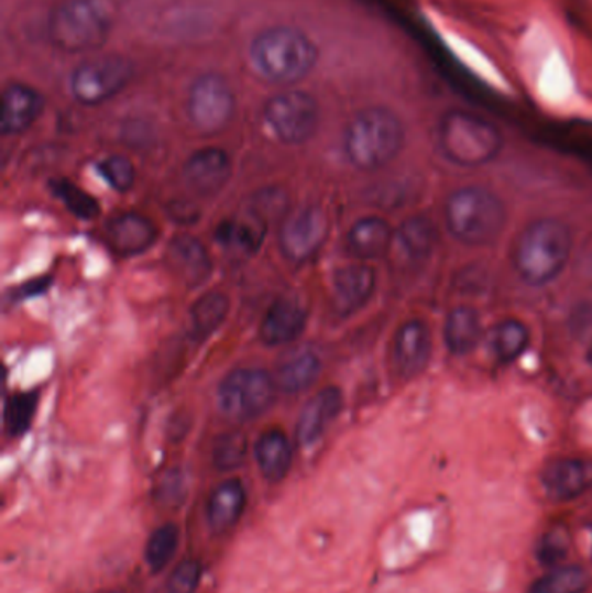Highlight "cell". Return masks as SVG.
<instances>
[{"mask_svg": "<svg viewBox=\"0 0 592 593\" xmlns=\"http://www.w3.org/2000/svg\"><path fill=\"white\" fill-rule=\"evenodd\" d=\"M186 113L195 131L204 135L219 134L233 122L237 113L233 87L222 75H200L189 87Z\"/></svg>", "mask_w": 592, "mask_h": 593, "instance_id": "30bf717a", "label": "cell"}, {"mask_svg": "<svg viewBox=\"0 0 592 593\" xmlns=\"http://www.w3.org/2000/svg\"><path fill=\"white\" fill-rule=\"evenodd\" d=\"M264 123L276 140L290 146L305 144L317 134L320 107L306 90H284L267 99L263 110Z\"/></svg>", "mask_w": 592, "mask_h": 593, "instance_id": "52a82bcc", "label": "cell"}, {"mask_svg": "<svg viewBox=\"0 0 592 593\" xmlns=\"http://www.w3.org/2000/svg\"><path fill=\"white\" fill-rule=\"evenodd\" d=\"M275 376L261 369H237L224 376L218 389V406L231 420H252L275 399Z\"/></svg>", "mask_w": 592, "mask_h": 593, "instance_id": "ba28073f", "label": "cell"}, {"mask_svg": "<svg viewBox=\"0 0 592 593\" xmlns=\"http://www.w3.org/2000/svg\"><path fill=\"white\" fill-rule=\"evenodd\" d=\"M321 372L320 358L315 352H299L276 370V387L282 393L299 394L309 389Z\"/></svg>", "mask_w": 592, "mask_h": 593, "instance_id": "4316f807", "label": "cell"}, {"mask_svg": "<svg viewBox=\"0 0 592 593\" xmlns=\"http://www.w3.org/2000/svg\"><path fill=\"white\" fill-rule=\"evenodd\" d=\"M445 345L453 356H465L476 349L482 340V318L474 307L459 306L445 321Z\"/></svg>", "mask_w": 592, "mask_h": 593, "instance_id": "603a6c76", "label": "cell"}, {"mask_svg": "<svg viewBox=\"0 0 592 593\" xmlns=\"http://www.w3.org/2000/svg\"><path fill=\"white\" fill-rule=\"evenodd\" d=\"M344 406L341 389L329 385L326 389L309 397L297 420L296 439L300 447H309L324 436Z\"/></svg>", "mask_w": 592, "mask_h": 593, "instance_id": "ac0fdd59", "label": "cell"}, {"mask_svg": "<svg viewBox=\"0 0 592 593\" xmlns=\"http://www.w3.org/2000/svg\"><path fill=\"white\" fill-rule=\"evenodd\" d=\"M393 242L395 233L391 230L390 222L377 216L360 219L348 233V249L351 254L365 261L386 255Z\"/></svg>", "mask_w": 592, "mask_h": 593, "instance_id": "7402d4cb", "label": "cell"}, {"mask_svg": "<svg viewBox=\"0 0 592 593\" xmlns=\"http://www.w3.org/2000/svg\"><path fill=\"white\" fill-rule=\"evenodd\" d=\"M437 143L450 164L478 168L501 155L504 138L490 120L471 111L452 110L438 122Z\"/></svg>", "mask_w": 592, "mask_h": 593, "instance_id": "8992f818", "label": "cell"}, {"mask_svg": "<svg viewBox=\"0 0 592 593\" xmlns=\"http://www.w3.org/2000/svg\"><path fill=\"white\" fill-rule=\"evenodd\" d=\"M230 155L221 147H204L189 156L185 164V179L189 188L202 197L218 195L231 177Z\"/></svg>", "mask_w": 592, "mask_h": 593, "instance_id": "5bb4252c", "label": "cell"}, {"mask_svg": "<svg viewBox=\"0 0 592 593\" xmlns=\"http://www.w3.org/2000/svg\"><path fill=\"white\" fill-rule=\"evenodd\" d=\"M399 254L407 261L420 262L432 254L437 246V228L426 216H414L402 222L395 233Z\"/></svg>", "mask_w": 592, "mask_h": 593, "instance_id": "d4e9b609", "label": "cell"}, {"mask_svg": "<svg viewBox=\"0 0 592 593\" xmlns=\"http://www.w3.org/2000/svg\"><path fill=\"white\" fill-rule=\"evenodd\" d=\"M202 576V569L197 561H185L174 569L167 581L169 593H195Z\"/></svg>", "mask_w": 592, "mask_h": 593, "instance_id": "74e56055", "label": "cell"}, {"mask_svg": "<svg viewBox=\"0 0 592 593\" xmlns=\"http://www.w3.org/2000/svg\"><path fill=\"white\" fill-rule=\"evenodd\" d=\"M329 230V216L320 207H306L290 213L278 233L282 254L293 262L309 261L327 242Z\"/></svg>", "mask_w": 592, "mask_h": 593, "instance_id": "8fae6325", "label": "cell"}, {"mask_svg": "<svg viewBox=\"0 0 592 593\" xmlns=\"http://www.w3.org/2000/svg\"><path fill=\"white\" fill-rule=\"evenodd\" d=\"M405 146V125L387 107L360 110L344 131V152L351 165L374 173L390 165Z\"/></svg>", "mask_w": 592, "mask_h": 593, "instance_id": "7a4b0ae2", "label": "cell"}, {"mask_svg": "<svg viewBox=\"0 0 592 593\" xmlns=\"http://www.w3.org/2000/svg\"><path fill=\"white\" fill-rule=\"evenodd\" d=\"M37 405V393H20L8 397L4 406V426L6 432L11 438H20V436L25 435L32 426Z\"/></svg>", "mask_w": 592, "mask_h": 593, "instance_id": "d6a6232c", "label": "cell"}, {"mask_svg": "<svg viewBox=\"0 0 592 593\" xmlns=\"http://www.w3.org/2000/svg\"><path fill=\"white\" fill-rule=\"evenodd\" d=\"M308 323V309L293 297L276 299L261 321L263 344L284 345L299 339Z\"/></svg>", "mask_w": 592, "mask_h": 593, "instance_id": "2e32d148", "label": "cell"}, {"mask_svg": "<svg viewBox=\"0 0 592 593\" xmlns=\"http://www.w3.org/2000/svg\"><path fill=\"white\" fill-rule=\"evenodd\" d=\"M320 51L305 30L276 25L255 35L249 63L264 83L293 86L305 80L317 66Z\"/></svg>", "mask_w": 592, "mask_h": 593, "instance_id": "6da1fadb", "label": "cell"}, {"mask_svg": "<svg viewBox=\"0 0 592 593\" xmlns=\"http://www.w3.org/2000/svg\"><path fill=\"white\" fill-rule=\"evenodd\" d=\"M264 233H266V226L251 213V219L248 221H237V219L222 221L216 230V240L219 245L227 249L242 250L252 254L260 249Z\"/></svg>", "mask_w": 592, "mask_h": 593, "instance_id": "f1b7e54d", "label": "cell"}, {"mask_svg": "<svg viewBox=\"0 0 592 593\" xmlns=\"http://www.w3.org/2000/svg\"><path fill=\"white\" fill-rule=\"evenodd\" d=\"M570 545H572L570 531L563 524H558V526H551L540 536L537 547H535V556L539 559L540 564L556 568L567 559Z\"/></svg>", "mask_w": 592, "mask_h": 593, "instance_id": "836d02e7", "label": "cell"}, {"mask_svg": "<svg viewBox=\"0 0 592 593\" xmlns=\"http://www.w3.org/2000/svg\"><path fill=\"white\" fill-rule=\"evenodd\" d=\"M185 479L179 471H171L165 474L155 490V498L167 507H177L185 499Z\"/></svg>", "mask_w": 592, "mask_h": 593, "instance_id": "f35d334b", "label": "cell"}, {"mask_svg": "<svg viewBox=\"0 0 592 593\" xmlns=\"http://www.w3.org/2000/svg\"><path fill=\"white\" fill-rule=\"evenodd\" d=\"M167 262L188 287H200L212 275V261L204 243L191 234H177L167 246Z\"/></svg>", "mask_w": 592, "mask_h": 593, "instance_id": "d6986e66", "label": "cell"}, {"mask_svg": "<svg viewBox=\"0 0 592 593\" xmlns=\"http://www.w3.org/2000/svg\"><path fill=\"white\" fill-rule=\"evenodd\" d=\"M530 345V332L519 319H504L492 333V348L501 363L509 364L525 354Z\"/></svg>", "mask_w": 592, "mask_h": 593, "instance_id": "f546056e", "label": "cell"}, {"mask_svg": "<svg viewBox=\"0 0 592 593\" xmlns=\"http://www.w3.org/2000/svg\"><path fill=\"white\" fill-rule=\"evenodd\" d=\"M51 278H39L35 282H29L18 292V299H29L33 295H41L50 288Z\"/></svg>", "mask_w": 592, "mask_h": 593, "instance_id": "60d3db41", "label": "cell"}, {"mask_svg": "<svg viewBox=\"0 0 592 593\" xmlns=\"http://www.w3.org/2000/svg\"><path fill=\"white\" fill-rule=\"evenodd\" d=\"M507 210L501 197L483 186L456 189L445 204V222L457 242L486 246L501 237Z\"/></svg>", "mask_w": 592, "mask_h": 593, "instance_id": "5b68a950", "label": "cell"}, {"mask_svg": "<svg viewBox=\"0 0 592 593\" xmlns=\"http://www.w3.org/2000/svg\"><path fill=\"white\" fill-rule=\"evenodd\" d=\"M248 439L240 432H228V435L219 436L215 442L212 450V463L218 471H233L237 466L242 465L243 460L248 457Z\"/></svg>", "mask_w": 592, "mask_h": 593, "instance_id": "e575fe53", "label": "cell"}, {"mask_svg": "<svg viewBox=\"0 0 592 593\" xmlns=\"http://www.w3.org/2000/svg\"><path fill=\"white\" fill-rule=\"evenodd\" d=\"M375 292V271L363 264L341 267L332 279L333 309L341 316L359 312Z\"/></svg>", "mask_w": 592, "mask_h": 593, "instance_id": "e0dca14e", "label": "cell"}, {"mask_svg": "<svg viewBox=\"0 0 592 593\" xmlns=\"http://www.w3.org/2000/svg\"><path fill=\"white\" fill-rule=\"evenodd\" d=\"M591 574L582 565H556L531 583L528 593H585Z\"/></svg>", "mask_w": 592, "mask_h": 593, "instance_id": "83f0119b", "label": "cell"}, {"mask_svg": "<svg viewBox=\"0 0 592 593\" xmlns=\"http://www.w3.org/2000/svg\"><path fill=\"white\" fill-rule=\"evenodd\" d=\"M248 504V493L239 479H230L216 487L207 504V519L212 531L227 532L239 523Z\"/></svg>", "mask_w": 592, "mask_h": 593, "instance_id": "44dd1931", "label": "cell"}, {"mask_svg": "<svg viewBox=\"0 0 592 593\" xmlns=\"http://www.w3.org/2000/svg\"><path fill=\"white\" fill-rule=\"evenodd\" d=\"M134 78V65L122 54H105L80 63L70 77L72 96L96 107L120 95Z\"/></svg>", "mask_w": 592, "mask_h": 593, "instance_id": "9c48e42d", "label": "cell"}, {"mask_svg": "<svg viewBox=\"0 0 592 593\" xmlns=\"http://www.w3.org/2000/svg\"><path fill=\"white\" fill-rule=\"evenodd\" d=\"M156 226L141 213H120L107 224V242L116 254L134 257L156 242Z\"/></svg>", "mask_w": 592, "mask_h": 593, "instance_id": "ffe728a7", "label": "cell"}, {"mask_svg": "<svg viewBox=\"0 0 592 593\" xmlns=\"http://www.w3.org/2000/svg\"><path fill=\"white\" fill-rule=\"evenodd\" d=\"M254 454L261 474L272 483L282 481L293 465V444L285 432L278 429L267 430L257 439Z\"/></svg>", "mask_w": 592, "mask_h": 593, "instance_id": "cb8c5ba5", "label": "cell"}, {"mask_svg": "<svg viewBox=\"0 0 592 593\" xmlns=\"http://www.w3.org/2000/svg\"><path fill=\"white\" fill-rule=\"evenodd\" d=\"M230 312V299L222 292L204 294L189 311V332L197 340L207 339L224 323Z\"/></svg>", "mask_w": 592, "mask_h": 593, "instance_id": "484cf974", "label": "cell"}, {"mask_svg": "<svg viewBox=\"0 0 592 593\" xmlns=\"http://www.w3.org/2000/svg\"><path fill=\"white\" fill-rule=\"evenodd\" d=\"M51 191L54 197H58L63 201L66 209L74 213L75 218L83 221H91L101 212L99 201L92 195L78 188L70 179H53L51 180Z\"/></svg>", "mask_w": 592, "mask_h": 593, "instance_id": "4dcf8cb0", "label": "cell"}, {"mask_svg": "<svg viewBox=\"0 0 592 593\" xmlns=\"http://www.w3.org/2000/svg\"><path fill=\"white\" fill-rule=\"evenodd\" d=\"M572 231L558 219H537L518 237L513 264L519 278L544 287L563 273L572 252Z\"/></svg>", "mask_w": 592, "mask_h": 593, "instance_id": "277c9868", "label": "cell"}, {"mask_svg": "<svg viewBox=\"0 0 592 593\" xmlns=\"http://www.w3.org/2000/svg\"><path fill=\"white\" fill-rule=\"evenodd\" d=\"M432 354V337L428 325L420 319L405 321L393 342V363L396 373L405 381L420 375L428 369Z\"/></svg>", "mask_w": 592, "mask_h": 593, "instance_id": "7c38bea8", "label": "cell"}, {"mask_svg": "<svg viewBox=\"0 0 592 593\" xmlns=\"http://www.w3.org/2000/svg\"><path fill=\"white\" fill-rule=\"evenodd\" d=\"M113 23V0H59L47 20V35L63 53H95L107 44Z\"/></svg>", "mask_w": 592, "mask_h": 593, "instance_id": "3957f363", "label": "cell"}, {"mask_svg": "<svg viewBox=\"0 0 592 593\" xmlns=\"http://www.w3.org/2000/svg\"><path fill=\"white\" fill-rule=\"evenodd\" d=\"M98 171L110 188L120 193L129 191L136 180V168L125 156L113 155L101 160L98 164Z\"/></svg>", "mask_w": 592, "mask_h": 593, "instance_id": "d590c367", "label": "cell"}, {"mask_svg": "<svg viewBox=\"0 0 592 593\" xmlns=\"http://www.w3.org/2000/svg\"><path fill=\"white\" fill-rule=\"evenodd\" d=\"M287 207V195L282 189H263L252 200L251 213L255 219H260L264 226H267V222L284 219Z\"/></svg>", "mask_w": 592, "mask_h": 593, "instance_id": "8d00e7d4", "label": "cell"}, {"mask_svg": "<svg viewBox=\"0 0 592 593\" xmlns=\"http://www.w3.org/2000/svg\"><path fill=\"white\" fill-rule=\"evenodd\" d=\"M46 99L41 90L29 84L13 83L2 92V134L14 135L25 132L44 113Z\"/></svg>", "mask_w": 592, "mask_h": 593, "instance_id": "9a60e30c", "label": "cell"}, {"mask_svg": "<svg viewBox=\"0 0 592 593\" xmlns=\"http://www.w3.org/2000/svg\"><path fill=\"white\" fill-rule=\"evenodd\" d=\"M544 492L552 502H572L592 486V462L558 459L547 463L540 474Z\"/></svg>", "mask_w": 592, "mask_h": 593, "instance_id": "4fadbf2b", "label": "cell"}, {"mask_svg": "<svg viewBox=\"0 0 592 593\" xmlns=\"http://www.w3.org/2000/svg\"><path fill=\"white\" fill-rule=\"evenodd\" d=\"M169 216L179 224H189V222L197 221L198 210L195 205L177 201V204L171 205Z\"/></svg>", "mask_w": 592, "mask_h": 593, "instance_id": "ab89813d", "label": "cell"}, {"mask_svg": "<svg viewBox=\"0 0 592 593\" xmlns=\"http://www.w3.org/2000/svg\"><path fill=\"white\" fill-rule=\"evenodd\" d=\"M177 547H179V529L174 524H164L152 532L144 550L152 573H162L167 568L176 556Z\"/></svg>", "mask_w": 592, "mask_h": 593, "instance_id": "1f68e13d", "label": "cell"}]
</instances>
